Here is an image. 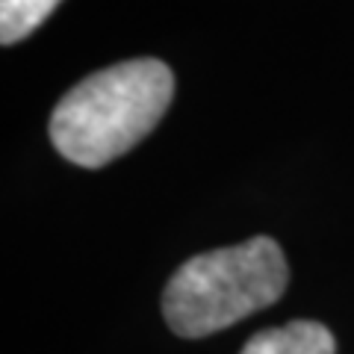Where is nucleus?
<instances>
[{
  "instance_id": "obj_1",
  "label": "nucleus",
  "mask_w": 354,
  "mask_h": 354,
  "mask_svg": "<svg viewBox=\"0 0 354 354\" xmlns=\"http://www.w3.org/2000/svg\"><path fill=\"white\" fill-rule=\"evenodd\" d=\"M174 97L165 62L142 57L80 80L50 115V142L65 160L101 169L139 145Z\"/></svg>"
},
{
  "instance_id": "obj_2",
  "label": "nucleus",
  "mask_w": 354,
  "mask_h": 354,
  "mask_svg": "<svg viewBox=\"0 0 354 354\" xmlns=\"http://www.w3.org/2000/svg\"><path fill=\"white\" fill-rule=\"evenodd\" d=\"M290 269L272 236H254L186 260L162 292V316L177 337L198 339L274 304Z\"/></svg>"
},
{
  "instance_id": "obj_3",
  "label": "nucleus",
  "mask_w": 354,
  "mask_h": 354,
  "mask_svg": "<svg viewBox=\"0 0 354 354\" xmlns=\"http://www.w3.org/2000/svg\"><path fill=\"white\" fill-rule=\"evenodd\" d=\"M242 354H337V339L325 325L298 319L254 334Z\"/></svg>"
},
{
  "instance_id": "obj_4",
  "label": "nucleus",
  "mask_w": 354,
  "mask_h": 354,
  "mask_svg": "<svg viewBox=\"0 0 354 354\" xmlns=\"http://www.w3.org/2000/svg\"><path fill=\"white\" fill-rule=\"evenodd\" d=\"M59 0H0V41L15 44L44 24Z\"/></svg>"
}]
</instances>
